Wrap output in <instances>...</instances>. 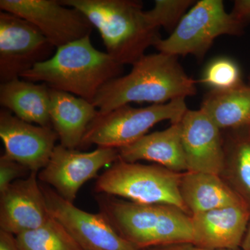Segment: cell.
I'll return each mask as SVG.
<instances>
[{
	"label": "cell",
	"mask_w": 250,
	"mask_h": 250,
	"mask_svg": "<svg viewBox=\"0 0 250 250\" xmlns=\"http://www.w3.org/2000/svg\"><path fill=\"white\" fill-rule=\"evenodd\" d=\"M16 238L20 250H85L52 216L45 225L18 234Z\"/></svg>",
	"instance_id": "44dd1931"
},
{
	"label": "cell",
	"mask_w": 250,
	"mask_h": 250,
	"mask_svg": "<svg viewBox=\"0 0 250 250\" xmlns=\"http://www.w3.org/2000/svg\"><path fill=\"white\" fill-rule=\"evenodd\" d=\"M193 4L192 0H156L154 7L146 14L156 27L172 32Z\"/></svg>",
	"instance_id": "603a6c76"
},
{
	"label": "cell",
	"mask_w": 250,
	"mask_h": 250,
	"mask_svg": "<svg viewBox=\"0 0 250 250\" xmlns=\"http://www.w3.org/2000/svg\"><path fill=\"white\" fill-rule=\"evenodd\" d=\"M0 9L30 22L57 49L90 36L94 28L78 9L58 0H1Z\"/></svg>",
	"instance_id": "30bf717a"
},
{
	"label": "cell",
	"mask_w": 250,
	"mask_h": 250,
	"mask_svg": "<svg viewBox=\"0 0 250 250\" xmlns=\"http://www.w3.org/2000/svg\"><path fill=\"white\" fill-rule=\"evenodd\" d=\"M97 198L100 213L117 232L140 250L194 244L191 218L179 208L122 201L105 194Z\"/></svg>",
	"instance_id": "277c9868"
},
{
	"label": "cell",
	"mask_w": 250,
	"mask_h": 250,
	"mask_svg": "<svg viewBox=\"0 0 250 250\" xmlns=\"http://www.w3.org/2000/svg\"><path fill=\"white\" fill-rule=\"evenodd\" d=\"M180 123L187 172L220 175L225 165L220 129L201 109H188Z\"/></svg>",
	"instance_id": "5bb4252c"
},
{
	"label": "cell",
	"mask_w": 250,
	"mask_h": 250,
	"mask_svg": "<svg viewBox=\"0 0 250 250\" xmlns=\"http://www.w3.org/2000/svg\"><path fill=\"white\" fill-rule=\"evenodd\" d=\"M231 14L243 24L250 21V0H236Z\"/></svg>",
	"instance_id": "484cf974"
},
{
	"label": "cell",
	"mask_w": 250,
	"mask_h": 250,
	"mask_svg": "<svg viewBox=\"0 0 250 250\" xmlns=\"http://www.w3.org/2000/svg\"><path fill=\"white\" fill-rule=\"evenodd\" d=\"M241 246L243 250H250V228L247 232L246 236L243 238Z\"/></svg>",
	"instance_id": "f1b7e54d"
},
{
	"label": "cell",
	"mask_w": 250,
	"mask_h": 250,
	"mask_svg": "<svg viewBox=\"0 0 250 250\" xmlns=\"http://www.w3.org/2000/svg\"><path fill=\"white\" fill-rule=\"evenodd\" d=\"M149 250H210L205 249V248H200L194 246L192 244H178L172 245V246H168L165 247H160V248H152Z\"/></svg>",
	"instance_id": "83f0119b"
},
{
	"label": "cell",
	"mask_w": 250,
	"mask_h": 250,
	"mask_svg": "<svg viewBox=\"0 0 250 250\" xmlns=\"http://www.w3.org/2000/svg\"><path fill=\"white\" fill-rule=\"evenodd\" d=\"M197 93L195 81L188 76L178 57L161 53L144 55L131 72L104 85L93 104L104 114L132 103L161 104Z\"/></svg>",
	"instance_id": "6da1fadb"
},
{
	"label": "cell",
	"mask_w": 250,
	"mask_h": 250,
	"mask_svg": "<svg viewBox=\"0 0 250 250\" xmlns=\"http://www.w3.org/2000/svg\"><path fill=\"white\" fill-rule=\"evenodd\" d=\"M123 65L94 47L90 36L57 49L54 55L24 72L22 80L42 82L52 89L93 103L102 88L122 76Z\"/></svg>",
	"instance_id": "7a4b0ae2"
},
{
	"label": "cell",
	"mask_w": 250,
	"mask_h": 250,
	"mask_svg": "<svg viewBox=\"0 0 250 250\" xmlns=\"http://www.w3.org/2000/svg\"><path fill=\"white\" fill-rule=\"evenodd\" d=\"M182 174L159 166L143 165L119 159L97 179L100 194L127 199L141 205H163L188 210L180 191Z\"/></svg>",
	"instance_id": "5b68a950"
},
{
	"label": "cell",
	"mask_w": 250,
	"mask_h": 250,
	"mask_svg": "<svg viewBox=\"0 0 250 250\" xmlns=\"http://www.w3.org/2000/svg\"><path fill=\"white\" fill-rule=\"evenodd\" d=\"M237 177L242 187L250 195V140H240L233 152Z\"/></svg>",
	"instance_id": "cb8c5ba5"
},
{
	"label": "cell",
	"mask_w": 250,
	"mask_h": 250,
	"mask_svg": "<svg viewBox=\"0 0 250 250\" xmlns=\"http://www.w3.org/2000/svg\"><path fill=\"white\" fill-rule=\"evenodd\" d=\"M0 138L6 156L38 173L47 165L59 139L51 126L27 123L3 108L0 111Z\"/></svg>",
	"instance_id": "7c38bea8"
},
{
	"label": "cell",
	"mask_w": 250,
	"mask_h": 250,
	"mask_svg": "<svg viewBox=\"0 0 250 250\" xmlns=\"http://www.w3.org/2000/svg\"><path fill=\"white\" fill-rule=\"evenodd\" d=\"M243 26L225 11L222 0H201L188 11L170 36L159 39L154 47L169 55L190 54L202 59L217 38L239 35Z\"/></svg>",
	"instance_id": "52a82bcc"
},
{
	"label": "cell",
	"mask_w": 250,
	"mask_h": 250,
	"mask_svg": "<svg viewBox=\"0 0 250 250\" xmlns=\"http://www.w3.org/2000/svg\"><path fill=\"white\" fill-rule=\"evenodd\" d=\"M200 82L213 90L231 89L243 84L239 67L228 58L214 59L208 63Z\"/></svg>",
	"instance_id": "7402d4cb"
},
{
	"label": "cell",
	"mask_w": 250,
	"mask_h": 250,
	"mask_svg": "<svg viewBox=\"0 0 250 250\" xmlns=\"http://www.w3.org/2000/svg\"><path fill=\"white\" fill-rule=\"evenodd\" d=\"M81 11L96 28L106 53L121 65H134L161 39L141 1L134 0H60Z\"/></svg>",
	"instance_id": "3957f363"
},
{
	"label": "cell",
	"mask_w": 250,
	"mask_h": 250,
	"mask_svg": "<svg viewBox=\"0 0 250 250\" xmlns=\"http://www.w3.org/2000/svg\"><path fill=\"white\" fill-rule=\"evenodd\" d=\"M185 100L177 99L144 108L125 105L104 114L98 113L88 126L81 147L96 145L119 149L129 146L146 136L157 123L170 121L174 124L182 121L188 110Z\"/></svg>",
	"instance_id": "8992f818"
},
{
	"label": "cell",
	"mask_w": 250,
	"mask_h": 250,
	"mask_svg": "<svg viewBox=\"0 0 250 250\" xmlns=\"http://www.w3.org/2000/svg\"><path fill=\"white\" fill-rule=\"evenodd\" d=\"M249 216L243 203L192 215L194 246L236 250L241 246Z\"/></svg>",
	"instance_id": "9a60e30c"
},
{
	"label": "cell",
	"mask_w": 250,
	"mask_h": 250,
	"mask_svg": "<svg viewBox=\"0 0 250 250\" xmlns=\"http://www.w3.org/2000/svg\"><path fill=\"white\" fill-rule=\"evenodd\" d=\"M120 159L118 149L98 147L89 152L56 146L47 165L38 174L41 182L74 203L81 188L99 171Z\"/></svg>",
	"instance_id": "9c48e42d"
},
{
	"label": "cell",
	"mask_w": 250,
	"mask_h": 250,
	"mask_svg": "<svg viewBox=\"0 0 250 250\" xmlns=\"http://www.w3.org/2000/svg\"><path fill=\"white\" fill-rule=\"evenodd\" d=\"M51 216L63 225L85 250H140L121 236L100 213L80 209L52 188L41 184Z\"/></svg>",
	"instance_id": "8fae6325"
},
{
	"label": "cell",
	"mask_w": 250,
	"mask_h": 250,
	"mask_svg": "<svg viewBox=\"0 0 250 250\" xmlns=\"http://www.w3.org/2000/svg\"><path fill=\"white\" fill-rule=\"evenodd\" d=\"M180 191L192 215L243 203L217 174L187 172L182 174Z\"/></svg>",
	"instance_id": "d6986e66"
},
{
	"label": "cell",
	"mask_w": 250,
	"mask_h": 250,
	"mask_svg": "<svg viewBox=\"0 0 250 250\" xmlns=\"http://www.w3.org/2000/svg\"><path fill=\"white\" fill-rule=\"evenodd\" d=\"M56 47L40 30L11 13H0V82L21 78L24 72L54 55Z\"/></svg>",
	"instance_id": "ba28073f"
},
{
	"label": "cell",
	"mask_w": 250,
	"mask_h": 250,
	"mask_svg": "<svg viewBox=\"0 0 250 250\" xmlns=\"http://www.w3.org/2000/svg\"><path fill=\"white\" fill-rule=\"evenodd\" d=\"M52 128L61 145L70 149L80 147L90 123L98 114L95 105L72 94L50 88Z\"/></svg>",
	"instance_id": "2e32d148"
},
{
	"label": "cell",
	"mask_w": 250,
	"mask_h": 250,
	"mask_svg": "<svg viewBox=\"0 0 250 250\" xmlns=\"http://www.w3.org/2000/svg\"><path fill=\"white\" fill-rule=\"evenodd\" d=\"M32 172L0 192V229L17 236L45 225L51 218L45 195Z\"/></svg>",
	"instance_id": "4fadbf2b"
},
{
	"label": "cell",
	"mask_w": 250,
	"mask_h": 250,
	"mask_svg": "<svg viewBox=\"0 0 250 250\" xmlns=\"http://www.w3.org/2000/svg\"><path fill=\"white\" fill-rule=\"evenodd\" d=\"M200 109L220 130L250 126V86L210 90Z\"/></svg>",
	"instance_id": "ffe728a7"
},
{
	"label": "cell",
	"mask_w": 250,
	"mask_h": 250,
	"mask_svg": "<svg viewBox=\"0 0 250 250\" xmlns=\"http://www.w3.org/2000/svg\"><path fill=\"white\" fill-rule=\"evenodd\" d=\"M30 171L4 154L0 157V192L18 179H24Z\"/></svg>",
	"instance_id": "d4e9b609"
},
{
	"label": "cell",
	"mask_w": 250,
	"mask_h": 250,
	"mask_svg": "<svg viewBox=\"0 0 250 250\" xmlns=\"http://www.w3.org/2000/svg\"><path fill=\"white\" fill-rule=\"evenodd\" d=\"M180 122L163 131L146 134L129 146L119 148L120 159L130 163L152 161L179 173L188 171Z\"/></svg>",
	"instance_id": "e0dca14e"
},
{
	"label": "cell",
	"mask_w": 250,
	"mask_h": 250,
	"mask_svg": "<svg viewBox=\"0 0 250 250\" xmlns=\"http://www.w3.org/2000/svg\"><path fill=\"white\" fill-rule=\"evenodd\" d=\"M0 250H20L16 236L0 230Z\"/></svg>",
	"instance_id": "4316f807"
},
{
	"label": "cell",
	"mask_w": 250,
	"mask_h": 250,
	"mask_svg": "<svg viewBox=\"0 0 250 250\" xmlns=\"http://www.w3.org/2000/svg\"><path fill=\"white\" fill-rule=\"evenodd\" d=\"M50 88L21 78L0 85V104L22 121L51 126Z\"/></svg>",
	"instance_id": "ac0fdd59"
}]
</instances>
